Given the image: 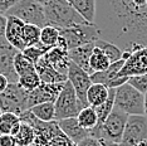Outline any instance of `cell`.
Returning a JSON list of instances; mask_svg holds the SVG:
<instances>
[{"instance_id": "1", "label": "cell", "mask_w": 147, "mask_h": 146, "mask_svg": "<svg viewBox=\"0 0 147 146\" xmlns=\"http://www.w3.org/2000/svg\"><path fill=\"white\" fill-rule=\"evenodd\" d=\"M94 25L122 52L147 47V0H96Z\"/></svg>"}, {"instance_id": "2", "label": "cell", "mask_w": 147, "mask_h": 146, "mask_svg": "<svg viewBox=\"0 0 147 146\" xmlns=\"http://www.w3.org/2000/svg\"><path fill=\"white\" fill-rule=\"evenodd\" d=\"M47 25L64 29L69 26L86 24L87 22L67 0H49L44 5Z\"/></svg>"}, {"instance_id": "3", "label": "cell", "mask_w": 147, "mask_h": 146, "mask_svg": "<svg viewBox=\"0 0 147 146\" xmlns=\"http://www.w3.org/2000/svg\"><path fill=\"white\" fill-rule=\"evenodd\" d=\"M115 108L127 115H145V95L138 89L126 83L116 88Z\"/></svg>"}, {"instance_id": "4", "label": "cell", "mask_w": 147, "mask_h": 146, "mask_svg": "<svg viewBox=\"0 0 147 146\" xmlns=\"http://www.w3.org/2000/svg\"><path fill=\"white\" fill-rule=\"evenodd\" d=\"M127 118H128L127 114H125V112L118 108H113L101 127L98 130L91 131V136L121 144Z\"/></svg>"}, {"instance_id": "5", "label": "cell", "mask_w": 147, "mask_h": 146, "mask_svg": "<svg viewBox=\"0 0 147 146\" xmlns=\"http://www.w3.org/2000/svg\"><path fill=\"white\" fill-rule=\"evenodd\" d=\"M4 15L16 16L25 24H33L39 28L47 25L44 6L34 0H20L14 6H11Z\"/></svg>"}, {"instance_id": "6", "label": "cell", "mask_w": 147, "mask_h": 146, "mask_svg": "<svg viewBox=\"0 0 147 146\" xmlns=\"http://www.w3.org/2000/svg\"><path fill=\"white\" fill-rule=\"evenodd\" d=\"M55 107V121L63 120V118L77 117L81 110L84 108V106L79 101L74 88L72 87L71 82L67 81L64 87L61 91L59 96L54 102Z\"/></svg>"}, {"instance_id": "7", "label": "cell", "mask_w": 147, "mask_h": 146, "mask_svg": "<svg viewBox=\"0 0 147 146\" xmlns=\"http://www.w3.org/2000/svg\"><path fill=\"white\" fill-rule=\"evenodd\" d=\"M59 32L68 49L81 47L87 43H94L97 39H99L98 30L93 23H86V24L59 29Z\"/></svg>"}, {"instance_id": "8", "label": "cell", "mask_w": 147, "mask_h": 146, "mask_svg": "<svg viewBox=\"0 0 147 146\" xmlns=\"http://www.w3.org/2000/svg\"><path fill=\"white\" fill-rule=\"evenodd\" d=\"M0 108L3 112H13L20 116L28 107V92L18 83H9L8 88L0 93Z\"/></svg>"}, {"instance_id": "9", "label": "cell", "mask_w": 147, "mask_h": 146, "mask_svg": "<svg viewBox=\"0 0 147 146\" xmlns=\"http://www.w3.org/2000/svg\"><path fill=\"white\" fill-rule=\"evenodd\" d=\"M125 64L118 72V77H133L147 73V47H137L131 52H123Z\"/></svg>"}, {"instance_id": "10", "label": "cell", "mask_w": 147, "mask_h": 146, "mask_svg": "<svg viewBox=\"0 0 147 146\" xmlns=\"http://www.w3.org/2000/svg\"><path fill=\"white\" fill-rule=\"evenodd\" d=\"M143 140H147V116L129 115L123 131L121 146H135Z\"/></svg>"}, {"instance_id": "11", "label": "cell", "mask_w": 147, "mask_h": 146, "mask_svg": "<svg viewBox=\"0 0 147 146\" xmlns=\"http://www.w3.org/2000/svg\"><path fill=\"white\" fill-rule=\"evenodd\" d=\"M67 76H68V81L71 82L72 87L74 88L79 101L82 102L84 107H87L88 106V103H87V92H88V88L92 84L91 74L87 73L81 67H78L76 63L69 61L68 74Z\"/></svg>"}, {"instance_id": "12", "label": "cell", "mask_w": 147, "mask_h": 146, "mask_svg": "<svg viewBox=\"0 0 147 146\" xmlns=\"http://www.w3.org/2000/svg\"><path fill=\"white\" fill-rule=\"evenodd\" d=\"M19 51L0 35V73L8 78L10 83H18V74L14 68V57Z\"/></svg>"}, {"instance_id": "13", "label": "cell", "mask_w": 147, "mask_h": 146, "mask_svg": "<svg viewBox=\"0 0 147 146\" xmlns=\"http://www.w3.org/2000/svg\"><path fill=\"white\" fill-rule=\"evenodd\" d=\"M65 82H58V83H45L42 82L35 89L28 92V107L30 110L33 106L44 103V102H55L57 97L59 96L61 91L64 87Z\"/></svg>"}, {"instance_id": "14", "label": "cell", "mask_w": 147, "mask_h": 146, "mask_svg": "<svg viewBox=\"0 0 147 146\" xmlns=\"http://www.w3.org/2000/svg\"><path fill=\"white\" fill-rule=\"evenodd\" d=\"M125 64V59H119L115 63H111L109 67L106 71L102 72H94L91 74L92 83H101L106 86L107 88H117L119 86L125 84L128 78L127 77H118V72Z\"/></svg>"}, {"instance_id": "15", "label": "cell", "mask_w": 147, "mask_h": 146, "mask_svg": "<svg viewBox=\"0 0 147 146\" xmlns=\"http://www.w3.org/2000/svg\"><path fill=\"white\" fill-rule=\"evenodd\" d=\"M68 47H67L64 39L61 36L58 44L55 47L51 48L43 57L45 61L52 66L55 71H58L61 74H68V66H69V57H68ZM68 77V76H67Z\"/></svg>"}, {"instance_id": "16", "label": "cell", "mask_w": 147, "mask_h": 146, "mask_svg": "<svg viewBox=\"0 0 147 146\" xmlns=\"http://www.w3.org/2000/svg\"><path fill=\"white\" fill-rule=\"evenodd\" d=\"M25 23L20 20L16 16H6V26L4 36L13 47H15L19 52H23L26 48L23 41V29H24Z\"/></svg>"}, {"instance_id": "17", "label": "cell", "mask_w": 147, "mask_h": 146, "mask_svg": "<svg viewBox=\"0 0 147 146\" xmlns=\"http://www.w3.org/2000/svg\"><path fill=\"white\" fill-rule=\"evenodd\" d=\"M58 122L59 128L64 134L67 137L71 140L73 144L77 145L79 144L83 139L91 136V131L84 130L81 125L78 124L77 117H71V118H63V120L57 121Z\"/></svg>"}, {"instance_id": "18", "label": "cell", "mask_w": 147, "mask_h": 146, "mask_svg": "<svg viewBox=\"0 0 147 146\" xmlns=\"http://www.w3.org/2000/svg\"><path fill=\"white\" fill-rule=\"evenodd\" d=\"M94 48V43H87L84 45L77 47L68 51L69 61L76 63L78 67L84 69L87 73L91 74V69H89V58H91L92 51Z\"/></svg>"}, {"instance_id": "19", "label": "cell", "mask_w": 147, "mask_h": 146, "mask_svg": "<svg viewBox=\"0 0 147 146\" xmlns=\"http://www.w3.org/2000/svg\"><path fill=\"white\" fill-rule=\"evenodd\" d=\"M34 66H35V71L39 74L42 82H45V83H58V82L68 81V77L64 74H61L58 71H55V69L45 61L44 57H42Z\"/></svg>"}, {"instance_id": "20", "label": "cell", "mask_w": 147, "mask_h": 146, "mask_svg": "<svg viewBox=\"0 0 147 146\" xmlns=\"http://www.w3.org/2000/svg\"><path fill=\"white\" fill-rule=\"evenodd\" d=\"M109 88L101 83H92L87 92V103L91 107H98L108 98Z\"/></svg>"}, {"instance_id": "21", "label": "cell", "mask_w": 147, "mask_h": 146, "mask_svg": "<svg viewBox=\"0 0 147 146\" xmlns=\"http://www.w3.org/2000/svg\"><path fill=\"white\" fill-rule=\"evenodd\" d=\"M78 14L86 19L87 22L94 24L96 18V0H67Z\"/></svg>"}, {"instance_id": "22", "label": "cell", "mask_w": 147, "mask_h": 146, "mask_svg": "<svg viewBox=\"0 0 147 146\" xmlns=\"http://www.w3.org/2000/svg\"><path fill=\"white\" fill-rule=\"evenodd\" d=\"M115 95H116V88H109L108 98L106 99L105 103H102L101 106H98V107H93L96 111V114H97V118H98L97 126L93 128V130H98V128L103 125V122L106 121V118L109 116V114L112 112V110L115 108Z\"/></svg>"}, {"instance_id": "23", "label": "cell", "mask_w": 147, "mask_h": 146, "mask_svg": "<svg viewBox=\"0 0 147 146\" xmlns=\"http://www.w3.org/2000/svg\"><path fill=\"white\" fill-rule=\"evenodd\" d=\"M30 112L40 121H44V122L55 121L54 102H44V103L35 105L30 108Z\"/></svg>"}, {"instance_id": "24", "label": "cell", "mask_w": 147, "mask_h": 146, "mask_svg": "<svg viewBox=\"0 0 147 146\" xmlns=\"http://www.w3.org/2000/svg\"><path fill=\"white\" fill-rule=\"evenodd\" d=\"M111 62H109L108 57L103 53L98 47L93 48L91 58H89V69H91V74L94 72H102L106 71L109 67Z\"/></svg>"}, {"instance_id": "25", "label": "cell", "mask_w": 147, "mask_h": 146, "mask_svg": "<svg viewBox=\"0 0 147 146\" xmlns=\"http://www.w3.org/2000/svg\"><path fill=\"white\" fill-rule=\"evenodd\" d=\"M14 137H15V141L18 146H32L35 141V130L32 125L22 121L20 128H19L18 134Z\"/></svg>"}, {"instance_id": "26", "label": "cell", "mask_w": 147, "mask_h": 146, "mask_svg": "<svg viewBox=\"0 0 147 146\" xmlns=\"http://www.w3.org/2000/svg\"><path fill=\"white\" fill-rule=\"evenodd\" d=\"M94 45L96 47H98L101 51L105 53V54L108 57L109 62L111 63H115L117 61H119V59H122V55H123V52L117 47L116 44H113L111 42H107L105 39H97L94 42Z\"/></svg>"}, {"instance_id": "27", "label": "cell", "mask_w": 147, "mask_h": 146, "mask_svg": "<svg viewBox=\"0 0 147 146\" xmlns=\"http://www.w3.org/2000/svg\"><path fill=\"white\" fill-rule=\"evenodd\" d=\"M77 120H78V124L84 130H88V131L93 130L97 126V122H98L94 108L91 107V106H87V107L81 110V112L77 116Z\"/></svg>"}, {"instance_id": "28", "label": "cell", "mask_w": 147, "mask_h": 146, "mask_svg": "<svg viewBox=\"0 0 147 146\" xmlns=\"http://www.w3.org/2000/svg\"><path fill=\"white\" fill-rule=\"evenodd\" d=\"M61 39V32L58 28L52 25H45L40 30V43L44 44L45 47L53 48L58 44Z\"/></svg>"}, {"instance_id": "29", "label": "cell", "mask_w": 147, "mask_h": 146, "mask_svg": "<svg viewBox=\"0 0 147 146\" xmlns=\"http://www.w3.org/2000/svg\"><path fill=\"white\" fill-rule=\"evenodd\" d=\"M40 30L42 28L33 24H25L23 29V41L25 47H34L40 43Z\"/></svg>"}, {"instance_id": "30", "label": "cell", "mask_w": 147, "mask_h": 146, "mask_svg": "<svg viewBox=\"0 0 147 146\" xmlns=\"http://www.w3.org/2000/svg\"><path fill=\"white\" fill-rule=\"evenodd\" d=\"M14 68H15V72H16V74H18V77L35 71L34 63H33L30 59L26 58L22 52H18L16 55L14 57Z\"/></svg>"}, {"instance_id": "31", "label": "cell", "mask_w": 147, "mask_h": 146, "mask_svg": "<svg viewBox=\"0 0 147 146\" xmlns=\"http://www.w3.org/2000/svg\"><path fill=\"white\" fill-rule=\"evenodd\" d=\"M40 83H42V79L39 77L38 73H36V71H33L30 73L23 74L18 79L19 87L23 88L26 92H32L33 89H35Z\"/></svg>"}, {"instance_id": "32", "label": "cell", "mask_w": 147, "mask_h": 146, "mask_svg": "<svg viewBox=\"0 0 147 146\" xmlns=\"http://www.w3.org/2000/svg\"><path fill=\"white\" fill-rule=\"evenodd\" d=\"M20 122V117L13 112H3L0 115V134H10L11 128Z\"/></svg>"}, {"instance_id": "33", "label": "cell", "mask_w": 147, "mask_h": 146, "mask_svg": "<svg viewBox=\"0 0 147 146\" xmlns=\"http://www.w3.org/2000/svg\"><path fill=\"white\" fill-rule=\"evenodd\" d=\"M49 49H51L49 47H45V45L42 44V43H38L36 45H34V47H26L22 53L35 64V63L38 62L39 59H40L43 55L49 51Z\"/></svg>"}, {"instance_id": "34", "label": "cell", "mask_w": 147, "mask_h": 146, "mask_svg": "<svg viewBox=\"0 0 147 146\" xmlns=\"http://www.w3.org/2000/svg\"><path fill=\"white\" fill-rule=\"evenodd\" d=\"M127 83H129L132 87H135L136 89H138L141 93L145 95L147 92V73L129 77L128 81H127Z\"/></svg>"}, {"instance_id": "35", "label": "cell", "mask_w": 147, "mask_h": 146, "mask_svg": "<svg viewBox=\"0 0 147 146\" xmlns=\"http://www.w3.org/2000/svg\"><path fill=\"white\" fill-rule=\"evenodd\" d=\"M0 146H18L15 137L10 134H0Z\"/></svg>"}, {"instance_id": "36", "label": "cell", "mask_w": 147, "mask_h": 146, "mask_svg": "<svg viewBox=\"0 0 147 146\" xmlns=\"http://www.w3.org/2000/svg\"><path fill=\"white\" fill-rule=\"evenodd\" d=\"M77 146H101V141H99V139H97V137L88 136V137L83 139L79 144H77Z\"/></svg>"}, {"instance_id": "37", "label": "cell", "mask_w": 147, "mask_h": 146, "mask_svg": "<svg viewBox=\"0 0 147 146\" xmlns=\"http://www.w3.org/2000/svg\"><path fill=\"white\" fill-rule=\"evenodd\" d=\"M20 0H0V13L5 14L11 6H14L16 3H19Z\"/></svg>"}, {"instance_id": "38", "label": "cell", "mask_w": 147, "mask_h": 146, "mask_svg": "<svg viewBox=\"0 0 147 146\" xmlns=\"http://www.w3.org/2000/svg\"><path fill=\"white\" fill-rule=\"evenodd\" d=\"M9 83H10V82L8 81V78H6L5 76H3L1 73H0V93H1V92H4L5 89L8 88Z\"/></svg>"}, {"instance_id": "39", "label": "cell", "mask_w": 147, "mask_h": 146, "mask_svg": "<svg viewBox=\"0 0 147 146\" xmlns=\"http://www.w3.org/2000/svg\"><path fill=\"white\" fill-rule=\"evenodd\" d=\"M6 26V16L4 14H0V35H4Z\"/></svg>"}, {"instance_id": "40", "label": "cell", "mask_w": 147, "mask_h": 146, "mask_svg": "<svg viewBox=\"0 0 147 146\" xmlns=\"http://www.w3.org/2000/svg\"><path fill=\"white\" fill-rule=\"evenodd\" d=\"M145 115L147 116V92L145 93Z\"/></svg>"}, {"instance_id": "41", "label": "cell", "mask_w": 147, "mask_h": 146, "mask_svg": "<svg viewBox=\"0 0 147 146\" xmlns=\"http://www.w3.org/2000/svg\"><path fill=\"white\" fill-rule=\"evenodd\" d=\"M34 1H36V3H39V4H42L43 6H44V5L47 4V3H48V1H49V0H34Z\"/></svg>"}, {"instance_id": "42", "label": "cell", "mask_w": 147, "mask_h": 146, "mask_svg": "<svg viewBox=\"0 0 147 146\" xmlns=\"http://www.w3.org/2000/svg\"><path fill=\"white\" fill-rule=\"evenodd\" d=\"M135 146H147V140H143L141 142H138V144H136Z\"/></svg>"}, {"instance_id": "43", "label": "cell", "mask_w": 147, "mask_h": 146, "mask_svg": "<svg viewBox=\"0 0 147 146\" xmlns=\"http://www.w3.org/2000/svg\"><path fill=\"white\" fill-rule=\"evenodd\" d=\"M3 114V111H1V108H0V115H1Z\"/></svg>"}, {"instance_id": "44", "label": "cell", "mask_w": 147, "mask_h": 146, "mask_svg": "<svg viewBox=\"0 0 147 146\" xmlns=\"http://www.w3.org/2000/svg\"><path fill=\"white\" fill-rule=\"evenodd\" d=\"M0 14H1V13H0Z\"/></svg>"}]
</instances>
